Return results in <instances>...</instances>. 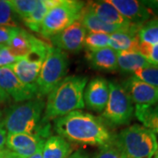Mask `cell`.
I'll return each mask as SVG.
<instances>
[{"label": "cell", "mask_w": 158, "mask_h": 158, "mask_svg": "<svg viewBox=\"0 0 158 158\" xmlns=\"http://www.w3.org/2000/svg\"><path fill=\"white\" fill-rule=\"evenodd\" d=\"M127 158H152L158 148L156 134L141 125H132L113 136Z\"/></svg>", "instance_id": "4"}, {"label": "cell", "mask_w": 158, "mask_h": 158, "mask_svg": "<svg viewBox=\"0 0 158 158\" xmlns=\"http://www.w3.org/2000/svg\"><path fill=\"white\" fill-rule=\"evenodd\" d=\"M134 25L141 27L149 20L152 12L141 1L136 0H106Z\"/></svg>", "instance_id": "12"}, {"label": "cell", "mask_w": 158, "mask_h": 158, "mask_svg": "<svg viewBox=\"0 0 158 158\" xmlns=\"http://www.w3.org/2000/svg\"><path fill=\"white\" fill-rule=\"evenodd\" d=\"M4 48H5L4 46H1V45H0V52H1V50H2V49H3Z\"/></svg>", "instance_id": "40"}, {"label": "cell", "mask_w": 158, "mask_h": 158, "mask_svg": "<svg viewBox=\"0 0 158 158\" xmlns=\"http://www.w3.org/2000/svg\"><path fill=\"white\" fill-rule=\"evenodd\" d=\"M118 69L124 72H134L138 69L151 66L148 60L136 51H120L117 52Z\"/></svg>", "instance_id": "21"}, {"label": "cell", "mask_w": 158, "mask_h": 158, "mask_svg": "<svg viewBox=\"0 0 158 158\" xmlns=\"http://www.w3.org/2000/svg\"><path fill=\"white\" fill-rule=\"evenodd\" d=\"M85 8L98 19L111 25L119 26H132L134 24L129 22L118 12L112 5L105 1H89L85 4Z\"/></svg>", "instance_id": "13"}, {"label": "cell", "mask_w": 158, "mask_h": 158, "mask_svg": "<svg viewBox=\"0 0 158 158\" xmlns=\"http://www.w3.org/2000/svg\"><path fill=\"white\" fill-rule=\"evenodd\" d=\"M85 6V3L83 1L61 0L47 13L39 33L43 37L50 39L77 21Z\"/></svg>", "instance_id": "6"}, {"label": "cell", "mask_w": 158, "mask_h": 158, "mask_svg": "<svg viewBox=\"0 0 158 158\" xmlns=\"http://www.w3.org/2000/svg\"><path fill=\"white\" fill-rule=\"evenodd\" d=\"M138 52L141 53L152 66L158 68V44L149 45L147 43L139 42Z\"/></svg>", "instance_id": "30"}, {"label": "cell", "mask_w": 158, "mask_h": 158, "mask_svg": "<svg viewBox=\"0 0 158 158\" xmlns=\"http://www.w3.org/2000/svg\"><path fill=\"white\" fill-rule=\"evenodd\" d=\"M28 158H42V149L39 150L38 152H36L34 155H33L32 156Z\"/></svg>", "instance_id": "38"}, {"label": "cell", "mask_w": 158, "mask_h": 158, "mask_svg": "<svg viewBox=\"0 0 158 158\" xmlns=\"http://www.w3.org/2000/svg\"><path fill=\"white\" fill-rule=\"evenodd\" d=\"M69 69V57L64 51L52 47L46 56L36 82L37 96H48L65 77Z\"/></svg>", "instance_id": "5"}, {"label": "cell", "mask_w": 158, "mask_h": 158, "mask_svg": "<svg viewBox=\"0 0 158 158\" xmlns=\"http://www.w3.org/2000/svg\"><path fill=\"white\" fill-rule=\"evenodd\" d=\"M110 35L101 33H87L84 48L87 51H95L109 47Z\"/></svg>", "instance_id": "26"}, {"label": "cell", "mask_w": 158, "mask_h": 158, "mask_svg": "<svg viewBox=\"0 0 158 158\" xmlns=\"http://www.w3.org/2000/svg\"><path fill=\"white\" fill-rule=\"evenodd\" d=\"M0 158H20L16 154H14L13 152H11L10 150H8L6 148V150L3 153V155L0 156Z\"/></svg>", "instance_id": "37"}, {"label": "cell", "mask_w": 158, "mask_h": 158, "mask_svg": "<svg viewBox=\"0 0 158 158\" xmlns=\"http://www.w3.org/2000/svg\"><path fill=\"white\" fill-rule=\"evenodd\" d=\"M2 115H3V113H2V111L0 110V119H1V118H2Z\"/></svg>", "instance_id": "41"}, {"label": "cell", "mask_w": 158, "mask_h": 158, "mask_svg": "<svg viewBox=\"0 0 158 158\" xmlns=\"http://www.w3.org/2000/svg\"><path fill=\"white\" fill-rule=\"evenodd\" d=\"M19 58H17L11 54L10 50L5 47L0 52V68L10 67L17 62Z\"/></svg>", "instance_id": "32"}, {"label": "cell", "mask_w": 158, "mask_h": 158, "mask_svg": "<svg viewBox=\"0 0 158 158\" xmlns=\"http://www.w3.org/2000/svg\"><path fill=\"white\" fill-rule=\"evenodd\" d=\"M48 137L43 134H7L6 147L11 152L17 153L45 141Z\"/></svg>", "instance_id": "18"}, {"label": "cell", "mask_w": 158, "mask_h": 158, "mask_svg": "<svg viewBox=\"0 0 158 158\" xmlns=\"http://www.w3.org/2000/svg\"><path fill=\"white\" fill-rule=\"evenodd\" d=\"M135 113L143 127L158 134V103L151 106H135Z\"/></svg>", "instance_id": "23"}, {"label": "cell", "mask_w": 158, "mask_h": 158, "mask_svg": "<svg viewBox=\"0 0 158 158\" xmlns=\"http://www.w3.org/2000/svg\"><path fill=\"white\" fill-rule=\"evenodd\" d=\"M109 98L102 112V120L112 127L128 124L135 112L133 101L121 85L109 82Z\"/></svg>", "instance_id": "7"}, {"label": "cell", "mask_w": 158, "mask_h": 158, "mask_svg": "<svg viewBox=\"0 0 158 158\" xmlns=\"http://www.w3.org/2000/svg\"><path fill=\"white\" fill-rule=\"evenodd\" d=\"M109 92V82L103 77L93 78L85 90V105L92 111L101 113L107 104Z\"/></svg>", "instance_id": "11"}, {"label": "cell", "mask_w": 158, "mask_h": 158, "mask_svg": "<svg viewBox=\"0 0 158 158\" xmlns=\"http://www.w3.org/2000/svg\"><path fill=\"white\" fill-rule=\"evenodd\" d=\"M19 27H0V45L7 47L12 37L15 35Z\"/></svg>", "instance_id": "31"}, {"label": "cell", "mask_w": 158, "mask_h": 158, "mask_svg": "<svg viewBox=\"0 0 158 158\" xmlns=\"http://www.w3.org/2000/svg\"><path fill=\"white\" fill-rule=\"evenodd\" d=\"M43 62L25 56L19 58L10 68L24 85L36 87V82Z\"/></svg>", "instance_id": "15"}, {"label": "cell", "mask_w": 158, "mask_h": 158, "mask_svg": "<svg viewBox=\"0 0 158 158\" xmlns=\"http://www.w3.org/2000/svg\"><path fill=\"white\" fill-rule=\"evenodd\" d=\"M88 82L87 77L69 76L51 90L45 103L43 120L49 122L68 113L84 109V93Z\"/></svg>", "instance_id": "2"}, {"label": "cell", "mask_w": 158, "mask_h": 158, "mask_svg": "<svg viewBox=\"0 0 158 158\" xmlns=\"http://www.w3.org/2000/svg\"><path fill=\"white\" fill-rule=\"evenodd\" d=\"M86 59L90 66L98 70L114 71L118 69L117 51L110 47L95 51H87Z\"/></svg>", "instance_id": "16"}, {"label": "cell", "mask_w": 158, "mask_h": 158, "mask_svg": "<svg viewBox=\"0 0 158 158\" xmlns=\"http://www.w3.org/2000/svg\"><path fill=\"white\" fill-rule=\"evenodd\" d=\"M61 0H39V4L34 9V11L23 19L24 24L28 27L31 31L39 33L41 24L45 19L47 13L49 10L56 6Z\"/></svg>", "instance_id": "22"}, {"label": "cell", "mask_w": 158, "mask_h": 158, "mask_svg": "<svg viewBox=\"0 0 158 158\" xmlns=\"http://www.w3.org/2000/svg\"><path fill=\"white\" fill-rule=\"evenodd\" d=\"M133 76L140 79L142 82L158 88V68L155 66H149L146 68L138 69L132 72Z\"/></svg>", "instance_id": "28"}, {"label": "cell", "mask_w": 158, "mask_h": 158, "mask_svg": "<svg viewBox=\"0 0 158 158\" xmlns=\"http://www.w3.org/2000/svg\"><path fill=\"white\" fill-rule=\"evenodd\" d=\"M67 158H88V156L85 152L81 150H77L76 152L70 154Z\"/></svg>", "instance_id": "36"}, {"label": "cell", "mask_w": 158, "mask_h": 158, "mask_svg": "<svg viewBox=\"0 0 158 158\" xmlns=\"http://www.w3.org/2000/svg\"><path fill=\"white\" fill-rule=\"evenodd\" d=\"M78 21L85 27L87 33H101V34H113L117 32H125L133 29L139 28L140 26L132 25V26H119V25H111L98 19L90 11H88L85 7L81 12Z\"/></svg>", "instance_id": "14"}, {"label": "cell", "mask_w": 158, "mask_h": 158, "mask_svg": "<svg viewBox=\"0 0 158 158\" xmlns=\"http://www.w3.org/2000/svg\"><path fill=\"white\" fill-rule=\"evenodd\" d=\"M139 42L149 45L158 44V18L144 23L137 32Z\"/></svg>", "instance_id": "24"}, {"label": "cell", "mask_w": 158, "mask_h": 158, "mask_svg": "<svg viewBox=\"0 0 158 158\" xmlns=\"http://www.w3.org/2000/svg\"><path fill=\"white\" fill-rule=\"evenodd\" d=\"M123 88L136 106H151L158 103V88L142 82L134 76L123 83Z\"/></svg>", "instance_id": "10"}, {"label": "cell", "mask_w": 158, "mask_h": 158, "mask_svg": "<svg viewBox=\"0 0 158 158\" xmlns=\"http://www.w3.org/2000/svg\"><path fill=\"white\" fill-rule=\"evenodd\" d=\"M40 41L41 40L37 39L33 34L19 27L6 48L14 56L22 58L27 56Z\"/></svg>", "instance_id": "17"}, {"label": "cell", "mask_w": 158, "mask_h": 158, "mask_svg": "<svg viewBox=\"0 0 158 158\" xmlns=\"http://www.w3.org/2000/svg\"><path fill=\"white\" fill-rule=\"evenodd\" d=\"M19 19L10 5L9 0H0V27H19Z\"/></svg>", "instance_id": "25"}, {"label": "cell", "mask_w": 158, "mask_h": 158, "mask_svg": "<svg viewBox=\"0 0 158 158\" xmlns=\"http://www.w3.org/2000/svg\"><path fill=\"white\" fill-rule=\"evenodd\" d=\"M13 11L20 19H25L34 11L39 0H9Z\"/></svg>", "instance_id": "27"}, {"label": "cell", "mask_w": 158, "mask_h": 158, "mask_svg": "<svg viewBox=\"0 0 158 158\" xmlns=\"http://www.w3.org/2000/svg\"><path fill=\"white\" fill-rule=\"evenodd\" d=\"M92 158H127L120 148L116 145L114 141L109 142L108 144L100 147L98 152H97Z\"/></svg>", "instance_id": "29"}, {"label": "cell", "mask_w": 158, "mask_h": 158, "mask_svg": "<svg viewBox=\"0 0 158 158\" xmlns=\"http://www.w3.org/2000/svg\"><path fill=\"white\" fill-rule=\"evenodd\" d=\"M10 99H11L10 96L0 87V104H3V103H6V102L10 101Z\"/></svg>", "instance_id": "35"}, {"label": "cell", "mask_w": 158, "mask_h": 158, "mask_svg": "<svg viewBox=\"0 0 158 158\" xmlns=\"http://www.w3.org/2000/svg\"><path fill=\"white\" fill-rule=\"evenodd\" d=\"M141 2L151 12L158 14V0H146V1H141Z\"/></svg>", "instance_id": "33"}, {"label": "cell", "mask_w": 158, "mask_h": 158, "mask_svg": "<svg viewBox=\"0 0 158 158\" xmlns=\"http://www.w3.org/2000/svg\"><path fill=\"white\" fill-rule=\"evenodd\" d=\"M87 31L78 20L50 38L55 48L62 51L77 53L84 48Z\"/></svg>", "instance_id": "9"}, {"label": "cell", "mask_w": 158, "mask_h": 158, "mask_svg": "<svg viewBox=\"0 0 158 158\" xmlns=\"http://www.w3.org/2000/svg\"><path fill=\"white\" fill-rule=\"evenodd\" d=\"M0 87L16 102L28 101L37 96V87L24 85L10 67L0 68Z\"/></svg>", "instance_id": "8"}, {"label": "cell", "mask_w": 158, "mask_h": 158, "mask_svg": "<svg viewBox=\"0 0 158 158\" xmlns=\"http://www.w3.org/2000/svg\"><path fill=\"white\" fill-rule=\"evenodd\" d=\"M69 142L59 135H50L46 139L42 148V158H67L71 154Z\"/></svg>", "instance_id": "20"}, {"label": "cell", "mask_w": 158, "mask_h": 158, "mask_svg": "<svg viewBox=\"0 0 158 158\" xmlns=\"http://www.w3.org/2000/svg\"><path fill=\"white\" fill-rule=\"evenodd\" d=\"M44 109L43 98H35L11 106L2 123L7 134H43L50 136V123L43 120Z\"/></svg>", "instance_id": "3"}, {"label": "cell", "mask_w": 158, "mask_h": 158, "mask_svg": "<svg viewBox=\"0 0 158 158\" xmlns=\"http://www.w3.org/2000/svg\"><path fill=\"white\" fill-rule=\"evenodd\" d=\"M6 136H7V132L1 121L0 122V145L1 146H6Z\"/></svg>", "instance_id": "34"}, {"label": "cell", "mask_w": 158, "mask_h": 158, "mask_svg": "<svg viewBox=\"0 0 158 158\" xmlns=\"http://www.w3.org/2000/svg\"><path fill=\"white\" fill-rule=\"evenodd\" d=\"M54 130L66 141L103 147L113 136L102 118L80 110L54 119Z\"/></svg>", "instance_id": "1"}, {"label": "cell", "mask_w": 158, "mask_h": 158, "mask_svg": "<svg viewBox=\"0 0 158 158\" xmlns=\"http://www.w3.org/2000/svg\"><path fill=\"white\" fill-rule=\"evenodd\" d=\"M155 156H154V158H158V148L157 149H156V153H155V155H154Z\"/></svg>", "instance_id": "39"}, {"label": "cell", "mask_w": 158, "mask_h": 158, "mask_svg": "<svg viewBox=\"0 0 158 158\" xmlns=\"http://www.w3.org/2000/svg\"><path fill=\"white\" fill-rule=\"evenodd\" d=\"M139 28L125 31V32H117L113 34H110L109 47L117 52H120V51L138 52L139 40L137 38V32Z\"/></svg>", "instance_id": "19"}]
</instances>
